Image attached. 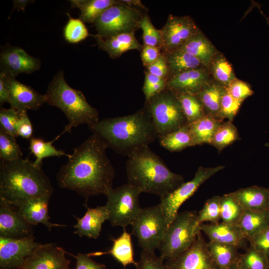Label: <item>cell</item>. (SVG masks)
I'll list each match as a JSON object with an SVG mask.
<instances>
[{
	"label": "cell",
	"mask_w": 269,
	"mask_h": 269,
	"mask_svg": "<svg viewBox=\"0 0 269 269\" xmlns=\"http://www.w3.org/2000/svg\"><path fill=\"white\" fill-rule=\"evenodd\" d=\"M45 95L46 103L59 108L68 120L60 135L70 133L72 128L80 125L87 124L89 127L99 120L97 110L88 103L82 91L68 85L63 71L55 75Z\"/></svg>",
	"instance_id": "5"
},
{
	"label": "cell",
	"mask_w": 269,
	"mask_h": 269,
	"mask_svg": "<svg viewBox=\"0 0 269 269\" xmlns=\"http://www.w3.org/2000/svg\"><path fill=\"white\" fill-rule=\"evenodd\" d=\"M131 226L132 234L136 237L142 250L154 252L160 246L168 224L158 204L141 208Z\"/></svg>",
	"instance_id": "9"
},
{
	"label": "cell",
	"mask_w": 269,
	"mask_h": 269,
	"mask_svg": "<svg viewBox=\"0 0 269 269\" xmlns=\"http://www.w3.org/2000/svg\"><path fill=\"white\" fill-rule=\"evenodd\" d=\"M23 153L16 137L0 128V158L11 161L22 158Z\"/></svg>",
	"instance_id": "38"
},
{
	"label": "cell",
	"mask_w": 269,
	"mask_h": 269,
	"mask_svg": "<svg viewBox=\"0 0 269 269\" xmlns=\"http://www.w3.org/2000/svg\"><path fill=\"white\" fill-rule=\"evenodd\" d=\"M88 127L107 148L127 157L141 148L149 146L158 138L145 106L134 114L104 119Z\"/></svg>",
	"instance_id": "2"
},
{
	"label": "cell",
	"mask_w": 269,
	"mask_h": 269,
	"mask_svg": "<svg viewBox=\"0 0 269 269\" xmlns=\"http://www.w3.org/2000/svg\"><path fill=\"white\" fill-rule=\"evenodd\" d=\"M158 138L188 124L176 94L165 89L146 101Z\"/></svg>",
	"instance_id": "7"
},
{
	"label": "cell",
	"mask_w": 269,
	"mask_h": 269,
	"mask_svg": "<svg viewBox=\"0 0 269 269\" xmlns=\"http://www.w3.org/2000/svg\"><path fill=\"white\" fill-rule=\"evenodd\" d=\"M147 72L167 81L169 70L165 54L162 53L154 63L147 67Z\"/></svg>",
	"instance_id": "50"
},
{
	"label": "cell",
	"mask_w": 269,
	"mask_h": 269,
	"mask_svg": "<svg viewBox=\"0 0 269 269\" xmlns=\"http://www.w3.org/2000/svg\"><path fill=\"white\" fill-rule=\"evenodd\" d=\"M163 53L166 57L169 75L171 74V77L190 69L199 68L202 64L198 59L179 49Z\"/></svg>",
	"instance_id": "32"
},
{
	"label": "cell",
	"mask_w": 269,
	"mask_h": 269,
	"mask_svg": "<svg viewBox=\"0 0 269 269\" xmlns=\"http://www.w3.org/2000/svg\"><path fill=\"white\" fill-rule=\"evenodd\" d=\"M1 72L16 77L20 73H31L38 70L41 62L18 47L8 46L1 50L0 56Z\"/></svg>",
	"instance_id": "17"
},
{
	"label": "cell",
	"mask_w": 269,
	"mask_h": 269,
	"mask_svg": "<svg viewBox=\"0 0 269 269\" xmlns=\"http://www.w3.org/2000/svg\"><path fill=\"white\" fill-rule=\"evenodd\" d=\"M164 261L154 252L142 250L136 269H169Z\"/></svg>",
	"instance_id": "47"
},
{
	"label": "cell",
	"mask_w": 269,
	"mask_h": 269,
	"mask_svg": "<svg viewBox=\"0 0 269 269\" xmlns=\"http://www.w3.org/2000/svg\"><path fill=\"white\" fill-rule=\"evenodd\" d=\"M60 136V134L58 135L50 141H45L43 139L38 137H31L29 139V149L36 158L34 161L35 165L41 166L43 159L49 157L69 156L70 154H66L62 150L57 149L53 145V142Z\"/></svg>",
	"instance_id": "34"
},
{
	"label": "cell",
	"mask_w": 269,
	"mask_h": 269,
	"mask_svg": "<svg viewBox=\"0 0 269 269\" xmlns=\"http://www.w3.org/2000/svg\"><path fill=\"white\" fill-rule=\"evenodd\" d=\"M5 103H10L9 92L7 83L6 75L0 73V105L1 107Z\"/></svg>",
	"instance_id": "54"
},
{
	"label": "cell",
	"mask_w": 269,
	"mask_h": 269,
	"mask_svg": "<svg viewBox=\"0 0 269 269\" xmlns=\"http://www.w3.org/2000/svg\"><path fill=\"white\" fill-rule=\"evenodd\" d=\"M127 157V183L141 192L161 198L184 182L183 177L172 172L149 146L141 148Z\"/></svg>",
	"instance_id": "4"
},
{
	"label": "cell",
	"mask_w": 269,
	"mask_h": 269,
	"mask_svg": "<svg viewBox=\"0 0 269 269\" xmlns=\"http://www.w3.org/2000/svg\"><path fill=\"white\" fill-rule=\"evenodd\" d=\"M165 263L169 269H219L209 253L201 231L189 248Z\"/></svg>",
	"instance_id": "13"
},
{
	"label": "cell",
	"mask_w": 269,
	"mask_h": 269,
	"mask_svg": "<svg viewBox=\"0 0 269 269\" xmlns=\"http://www.w3.org/2000/svg\"><path fill=\"white\" fill-rule=\"evenodd\" d=\"M15 129L17 136H19L27 139H30L32 137L33 127L27 112H21Z\"/></svg>",
	"instance_id": "51"
},
{
	"label": "cell",
	"mask_w": 269,
	"mask_h": 269,
	"mask_svg": "<svg viewBox=\"0 0 269 269\" xmlns=\"http://www.w3.org/2000/svg\"><path fill=\"white\" fill-rule=\"evenodd\" d=\"M160 30L163 53L178 49L188 39L200 32L191 17L172 15H169L165 24Z\"/></svg>",
	"instance_id": "12"
},
{
	"label": "cell",
	"mask_w": 269,
	"mask_h": 269,
	"mask_svg": "<svg viewBox=\"0 0 269 269\" xmlns=\"http://www.w3.org/2000/svg\"><path fill=\"white\" fill-rule=\"evenodd\" d=\"M120 1L131 7L146 11V7L140 0H120Z\"/></svg>",
	"instance_id": "55"
},
{
	"label": "cell",
	"mask_w": 269,
	"mask_h": 269,
	"mask_svg": "<svg viewBox=\"0 0 269 269\" xmlns=\"http://www.w3.org/2000/svg\"><path fill=\"white\" fill-rule=\"evenodd\" d=\"M63 35L65 40L70 43H77L85 39L89 35L88 29L79 18H72L69 13Z\"/></svg>",
	"instance_id": "40"
},
{
	"label": "cell",
	"mask_w": 269,
	"mask_h": 269,
	"mask_svg": "<svg viewBox=\"0 0 269 269\" xmlns=\"http://www.w3.org/2000/svg\"><path fill=\"white\" fill-rule=\"evenodd\" d=\"M142 31L143 45L157 47L162 50V39L160 30L152 24L149 16L144 14L139 23Z\"/></svg>",
	"instance_id": "43"
},
{
	"label": "cell",
	"mask_w": 269,
	"mask_h": 269,
	"mask_svg": "<svg viewBox=\"0 0 269 269\" xmlns=\"http://www.w3.org/2000/svg\"><path fill=\"white\" fill-rule=\"evenodd\" d=\"M208 251L219 269H229L238 261L237 247L233 245L209 241Z\"/></svg>",
	"instance_id": "31"
},
{
	"label": "cell",
	"mask_w": 269,
	"mask_h": 269,
	"mask_svg": "<svg viewBox=\"0 0 269 269\" xmlns=\"http://www.w3.org/2000/svg\"><path fill=\"white\" fill-rule=\"evenodd\" d=\"M242 103V101L234 98L226 87L221 100L219 118L222 120L227 118L228 121L232 122Z\"/></svg>",
	"instance_id": "44"
},
{
	"label": "cell",
	"mask_w": 269,
	"mask_h": 269,
	"mask_svg": "<svg viewBox=\"0 0 269 269\" xmlns=\"http://www.w3.org/2000/svg\"><path fill=\"white\" fill-rule=\"evenodd\" d=\"M87 208L85 215L81 218H76L77 222L74 226V234L82 237L97 239L100 236L103 223L108 220V214L105 206H97L94 208Z\"/></svg>",
	"instance_id": "22"
},
{
	"label": "cell",
	"mask_w": 269,
	"mask_h": 269,
	"mask_svg": "<svg viewBox=\"0 0 269 269\" xmlns=\"http://www.w3.org/2000/svg\"><path fill=\"white\" fill-rule=\"evenodd\" d=\"M223 120L205 115L197 121L188 124L194 146L202 144H211L214 134Z\"/></svg>",
	"instance_id": "27"
},
{
	"label": "cell",
	"mask_w": 269,
	"mask_h": 269,
	"mask_svg": "<svg viewBox=\"0 0 269 269\" xmlns=\"http://www.w3.org/2000/svg\"><path fill=\"white\" fill-rule=\"evenodd\" d=\"M208 74L202 68L190 69L169 78L166 89L175 93L196 95L207 83Z\"/></svg>",
	"instance_id": "20"
},
{
	"label": "cell",
	"mask_w": 269,
	"mask_h": 269,
	"mask_svg": "<svg viewBox=\"0 0 269 269\" xmlns=\"http://www.w3.org/2000/svg\"></svg>",
	"instance_id": "60"
},
{
	"label": "cell",
	"mask_w": 269,
	"mask_h": 269,
	"mask_svg": "<svg viewBox=\"0 0 269 269\" xmlns=\"http://www.w3.org/2000/svg\"><path fill=\"white\" fill-rule=\"evenodd\" d=\"M220 196H214L208 199L197 214V221L200 225L206 222L217 223L221 220Z\"/></svg>",
	"instance_id": "41"
},
{
	"label": "cell",
	"mask_w": 269,
	"mask_h": 269,
	"mask_svg": "<svg viewBox=\"0 0 269 269\" xmlns=\"http://www.w3.org/2000/svg\"><path fill=\"white\" fill-rule=\"evenodd\" d=\"M217 83L206 84L196 95L200 100L206 115L219 118L220 103L225 88Z\"/></svg>",
	"instance_id": "29"
},
{
	"label": "cell",
	"mask_w": 269,
	"mask_h": 269,
	"mask_svg": "<svg viewBox=\"0 0 269 269\" xmlns=\"http://www.w3.org/2000/svg\"><path fill=\"white\" fill-rule=\"evenodd\" d=\"M100 49L105 51L111 58L120 57L132 50L141 51L143 46L134 35V33H123L106 38L94 36Z\"/></svg>",
	"instance_id": "23"
},
{
	"label": "cell",
	"mask_w": 269,
	"mask_h": 269,
	"mask_svg": "<svg viewBox=\"0 0 269 269\" xmlns=\"http://www.w3.org/2000/svg\"><path fill=\"white\" fill-rule=\"evenodd\" d=\"M161 50L159 47L143 45L141 53L143 65L147 67L154 63L161 54Z\"/></svg>",
	"instance_id": "53"
},
{
	"label": "cell",
	"mask_w": 269,
	"mask_h": 269,
	"mask_svg": "<svg viewBox=\"0 0 269 269\" xmlns=\"http://www.w3.org/2000/svg\"><path fill=\"white\" fill-rule=\"evenodd\" d=\"M66 252L54 243L39 244L20 269H70Z\"/></svg>",
	"instance_id": "15"
},
{
	"label": "cell",
	"mask_w": 269,
	"mask_h": 269,
	"mask_svg": "<svg viewBox=\"0 0 269 269\" xmlns=\"http://www.w3.org/2000/svg\"><path fill=\"white\" fill-rule=\"evenodd\" d=\"M111 240L113 241V245L109 250L104 252H92L88 254L90 257L99 256L107 254H110L123 265L124 269L130 264L135 266L137 262L134 260L131 234L127 232L126 228H124L123 233L119 237L112 238Z\"/></svg>",
	"instance_id": "25"
},
{
	"label": "cell",
	"mask_w": 269,
	"mask_h": 269,
	"mask_svg": "<svg viewBox=\"0 0 269 269\" xmlns=\"http://www.w3.org/2000/svg\"><path fill=\"white\" fill-rule=\"evenodd\" d=\"M238 225L248 239L269 226V210H245Z\"/></svg>",
	"instance_id": "28"
},
{
	"label": "cell",
	"mask_w": 269,
	"mask_h": 269,
	"mask_svg": "<svg viewBox=\"0 0 269 269\" xmlns=\"http://www.w3.org/2000/svg\"><path fill=\"white\" fill-rule=\"evenodd\" d=\"M238 263L243 269H269V258L251 247L240 255Z\"/></svg>",
	"instance_id": "39"
},
{
	"label": "cell",
	"mask_w": 269,
	"mask_h": 269,
	"mask_svg": "<svg viewBox=\"0 0 269 269\" xmlns=\"http://www.w3.org/2000/svg\"><path fill=\"white\" fill-rule=\"evenodd\" d=\"M245 210L229 193L221 196L220 215L221 222L238 225Z\"/></svg>",
	"instance_id": "36"
},
{
	"label": "cell",
	"mask_w": 269,
	"mask_h": 269,
	"mask_svg": "<svg viewBox=\"0 0 269 269\" xmlns=\"http://www.w3.org/2000/svg\"><path fill=\"white\" fill-rule=\"evenodd\" d=\"M50 197L40 196L12 205L18 210L29 223L33 225L42 224L50 231L53 227L65 226V225L50 222L48 208Z\"/></svg>",
	"instance_id": "19"
},
{
	"label": "cell",
	"mask_w": 269,
	"mask_h": 269,
	"mask_svg": "<svg viewBox=\"0 0 269 269\" xmlns=\"http://www.w3.org/2000/svg\"><path fill=\"white\" fill-rule=\"evenodd\" d=\"M230 94L242 102L253 94L251 87L245 82L235 79L226 87Z\"/></svg>",
	"instance_id": "48"
},
{
	"label": "cell",
	"mask_w": 269,
	"mask_h": 269,
	"mask_svg": "<svg viewBox=\"0 0 269 269\" xmlns=\"http://www.w3.org/2000/svg\"><path fill=\"white\" fill-rule=\"evenodd\" d=\"M144 14L117 0L106 9L94 23L97 34L106 38L123 33H135Z\"/></svg>",
	"instance_id": "10"
},
{
	"label": "cell",
	"mask_w": 269,
	"mask_h": 269,
	"mask_svg": "<svg viewBox=\"0 0 269 269\" xmlns=\"http://www.w3.org/2000/svg\"><path fill=\"white\" fill-rule=\"evenodd\" d=\"M248 240L250 247L264 253L269 258V226Z\"/></svg>",
	"instance_id": "49"
},
{
	"label": "cell",
	"mask_w": 269,
	"mask_h": 269,
	"mask_svg": "<svg viewBox=\"0 0 269 269\" xmlns=\"http://www.w3.org/2000/svg\"><path fill=\"white\" fill-rule=\"evenodd\" d=\"M160 145L171 152L180 151L194 146L193 138L188 124L160 138Z\"/></svg>",
	"instance_id": "33"
},
{
	"label": "cell",
	"mask_w": 269,
	"mask_h": 269,
	"mask_svg": "<svg viewBox=\"0 0 269 269\" xmlns=\"http://www.w3.org/2000/svg\"></svg>",
	"instance_id": "59"
},
{
	"label": "cell",
	"mask_w": 269,
	"mask_h": 269,
	"mask_svg": "<svg viewBox=\"0 0 269 269\" xmlns=\"http://www.w3.org/2000/svg\"><path fill=\"white\" fill-rule=\"evenodd\" d=\"M244 210L265 211L269 210V189L252 186L241 188L230 193Z\"/></svg>",
	"instance_id": "24"
},
{
	"label": "cell",
	"mask_w": 269,
	"mask_h": 269,
	"mask_svg": "<svg viewBox=\"0 0 269 269\" xmlns=\"http://www.w3.org/2000/svg\"><path fill=\"white\" fill-rule=\"evenodd\" d=\"M117 0H70L71 8L79 9V19L84 22L94 23L100 15Z\"/></svg>",
	"instance_id": "30"
},
{
	"label": "cell",
	"mask_w": 269,
	"mask_h": 269,
	"mask_svg": "<svg viewBox=\"0 0 269 269\" xmlns=\"http://www.w3.org/2000/svg\"><path fill=\"white\" fill-rule=\"evenodd\" d=\"M239 138L237 128L231 121L223 122L216 130L211 145L222 150Z\"/></svg>",
	"instance_id": "37"
},
{
	"label": "cell",
	"mask_w": 269,
	"mask_h": 269,
	"mask_svg": "<svg viewBox=\"0 0 269 269\" xmlns=\"http://www.w3.org/2000/svg\"><path fill=\"white\" fill-rule=\"evenodd\" d=\"M39 244L34 236L22 239L0 237V269H20L25 259Z\"/></svg>",
	"instance_id": "14"
},
{
	"label": "cell",
	"mask_w": 269,
	"mask_h": 269,
	"mask_svg": "<svg viewBox=\"0 0 269 269\" xmlns=\"http://www.w3.org/2000/svg\"><path fill=\"white\" fill-rule=\"evenodd\" d=\"M266 19L267 20L268 23L269 24V20L268 18H267V17H266Z\"/></svg>",
	"instance_id": "58"
},
{
	"label": "cell",
	"mask_w": 269,
	"mask_h": 269,
	"mask_svg": "<svg viewBox=\"0 0 269 269\" xmlns=\"http://www.w3.org/2000/svg\"><path fill=\"white\" fill-rule=\"evenodd\" d=\"M20 114L21 112L13 108L7 109L1 107L0 110V128L14 137H17L15 127Z\"/></svg>",
	"instance_id": "45"
},
{
	"label": "cell",
	"mask_w": 269,
	"mask_h": 269,
	"mask_svg": "<svg viewBox=\"0 0 269 269\" xmlns=\"http://www.w3.org/2000/svg\"><path fill=\"white\" fill-rule=\"evenodd\" d=\"M229 269H243L239 265L238 261L232 266Z\"/></svg>",
	"instance_id": "57"
},
{
	"label": "cell",
	"mask_w": 269,
	"mask_h": 269,
	"mask_svg": "<svg viewBox=\"0 0 269 269\" xmlns=\"http://www.w3.org/2000/svg\"><path fill=\"white\" fill-rule=\"evenodd\" d=\"M198 59L205 66L215 58L216 50L212 44L200 32L192 36L179 48Z\"/></svg>",
	"instance_id": "26"
},
{
	"label": "cell",
	"mask_w": 269,
	"mask_h": 269,
	"mask_svg": "<svg viewBox=\"0 0 269 269\" xmlns=\"http://www.w3.org/2000/svg\"><path fill=\"white\" fill-rule=\"evenodd\" d=\"M224 166L213 167L200 166L191 180L184 182L172 192L160 198V205L168 226L173 221L183 203L191 197L206 180L223 170Z\"/></svg>",
	"instance_id": "11"
},
{
	"label": "cell",
	"mask_w": 269,
	"mask_h": 269,
	"mask_svg": "<svg viewBox=\"0 0 269 269\" xmlns=\"http://www.w3.org/2000/svg\"><path fill=\"white\" fill-rule=\"evenodd\" d=\"M53 192L51 181L42 169L28 158L0 163V199L11 204Z\"/></svg>",
	"instance_id": "3"
},
{
	"label": "cell",
	"mask_w": 269,
	"mask_h": 269,
	"mask_svg": "<svg viewBox=\"0 0 269 269\" xmlns=\"http://www.w3.org/2000/svg\"><path fill=\"white\" fill-rule=\"evenodd\" d=\"M33 226L14 206L0 200V237L12 239L32 237Z\"/></svg>",
	"instance_id": "16"
},
{
	"label": "cell",
	"mask_w": 269,
	"mask_h": 269,
	"mask_svg": "<svg viewBox=\"0 0 269 269\" xmlns=\"http://www.w3.org/2000/svg\"><path fill=\"white\" fill-rule=\"evenodd\" d=\"M200 231L196 212H178L166 231L159 256L166 261L176 258L190 247Z\"/></svg>",
	"instance_id": "6"
},
{
	"label": "cell",
	"mask_w": 269,
	"mask_h": 269,
	"mask_svg": "<svg viewBox=\"0 0 269 269\" xmlns=\"http://www.w3.org/2000/svg\"><path fill=\"white\" fill-rule=\"evenodd\" d=\"M212 72L215 79L222 85L227 87L236 79L232 67L223 56L212 61Z\"/></svg>",
	"instance_id": "42"
},
{
	"label": "cell",
	"mask_w": 269,
	"mask_h": 269,
	"mask_svg": "<svg viewBox=\"0 0 269 269\" xmlns=\"http://www.w3.org/2000/svg\"><path fill=\"white\" fill-rule=\"evenodd\" d=\"M141 191L128 183L111 189L105 195L107 198L104 206L108 220L113 227L126 228L132 225L141 208L139 197Z\"/></svg>",
	"instance_id": "8"
},
{
	"label": "cell",
	"mask_w": 269,
	"mask_h": 269,
	"mask_svg": "<svg viewBox=\"0 0 269 269\" xmlns=\"http://www.w3.org/2000/svg\"><path fill=\"white\" fill-rule=\"evenodd\" d=\"M199 229L209 238V241L233 245L238 248L245 237L238 225L223 222L217 223H203Z\"/></svg>",
	"instance_id": "21"
},
{
	"label": "cell",
	"mask_w": 269,
	"mask_h": 269,
	"mask_svg": "<svg viewBox=\"0 0 269 269\" xmlns=\"http://www.w3.org/2000/svg\"><path fill=\"white\" fill-rule=\"evenodd\" d=\"M9 92L10 107L19 112L37 110L46 103L45 95H42L31 87L6 75Z\"/></svg>",
	"instance_id": "18"
},
{
	"label": "cell",
	"mask_w": 269,
	"mask_h": 269,
	"mask_svg": "<svg viewBox=\"0 0 269 269\" xmlns=\"http://www.w3.org/2000/svg\"><path fill=\"white\" fill-rule=\"evenodd\" d=\"M107 147L93 134L76 147L57 175L59 186L73 190L86 200L91 196L106 195L112 189L115 169L106 155Z\"/></svg>",
	"instance_id": "1"
},
{
	"label": "cell",
	"mask_w": 269,
	"mask_h": 269,
	"mask_svg": "<svg viewBox=\"0 0 269 269\" xmlns=\"http://www.w3.org/2000/svg\"><path fill=\"white\" fill-rule=\"evenodd\" d=\"M76 259L75 269H106L104 264H100L92 260L88 254L78 253L76 255L71 254Z\"/></svg>",
	"instance_id": "52"
},
{
	"label": "cell",
	"mask_w": 269,
	"mask_h": 269,
	"mask_svg": "<svg viewBox=\"0 0 269 269\" xmlns=\"http://www.w3.org/2000/svg\"><path fill=\"white\" fill-rule=\"evenodd\" d=\"M167 80L157 77L147 71L142 91L146 101L150 99L166 88Z\"/></svg>",
	"instance_id": "46"
},
{
	"label": "cell",
	"mask_w": 269,
	"mask_h": 269,
	"mask_svg": "<svg viewBox=\"0 0 269 269\" xmlns=\"http://www.w3.org/2000/svg\"><path fill=\"white\" fill-rule=\"evenodd\" d=\"M34 0H13L14 8L18 10H24L27 5L31 2H33Z\"/></svg>",
	"instance_id": "56"
},
{
	"label": "cell",
	"mask_w": 269,
	"mask_h": 269,
	"mask_svg": "<svg viewBox=\"0 0 269 269\" xmlns=\"http://www.w3.org/2000/svg\"><path fill=\"white\" fill-rule=\"evenodd\" d=\"M175 94L179 101L188 124L206 115L203 105L196 95L187 93Z\"/></svg>",
	"instance_id": "35"
}]
</instances>
